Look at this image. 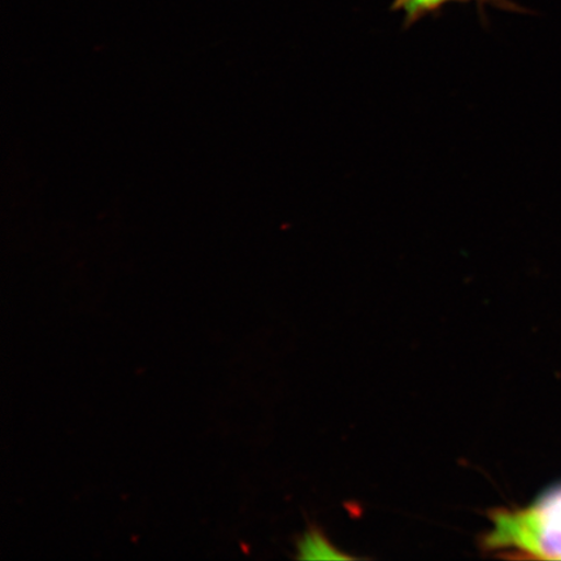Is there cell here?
I'll return each mask as SVG.
<instances>
[{
	"instance_id": "cell-2",
	"label": "cell",
	"mask_w": 561,
	"mask_h": 561,
	"mask_svg": "<svg viewBox=\"0 0 561 561\" xmlns=\"http://www.w3.org/2000/svg\"><path fill=\"white\" fill-rule=\"evenodd\" d=\"M453 2H469V0H396L394 9L404 13L407 24H412Z\"/></svg>"
},
{
	"instance_id": "cell-1",
	"label": "cell",
	"mask_w": 561,
	"mask_h": 561,
	"mask_svg": "<svg viewBox=\"0 0 561 561\" xmlns=\"http://www.w3.org/2000/svg\"><path fill=\"white\" fill-rule=\"evenodd\" d=\"M481 545L506 558L561 560V485L525 508L491 511Z\"/></svg>"
}]
</instances>
